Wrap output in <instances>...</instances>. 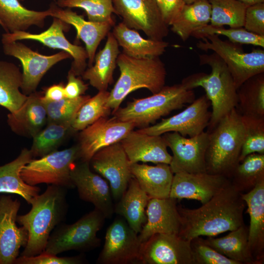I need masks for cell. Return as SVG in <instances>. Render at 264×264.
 Masks as SVG:
<instances>
[{
    "instance_id": "6da1fadb",
    "label": "cell",
    "mask_w": 264,
    "mask_h": 264,
    "mask_svg": "<svg viewBox=\"0 0 264 264\" xmlns=\"http://www.w3.org/2000/svg\"><path fill=\"white\" fill-rule=\"evenodd\" d=\"M242 193L231 183L200 207H178L181 226L178 235L191 241L200 236L213 237L243 225L245 203Z\"/></svg>"
},
{
    "instance_id": "7a4b0ae2",
    "label": "cell",
    "mask_w": 264,
    "mask_h": 264,
    "mask_svg": "<svg viewBox=\"0 0 264 264\" xmlns=\"http://www.w3.org/2000/svg\"><path fill=\"white\" fill-rule=\"evenodd\" d=\"M67 189L49 185L45 191L31 200L30 210L18 215L17 222L28 233V241L20 256L31 257L44 251L49 237L65 220L68 211Z\"/></svg>"
},
{
    "instance_id": "3957f363",
    "label": "cell",
    "mask_w": 264,
    "mask_h": 264,
    "mask_svg": "<svg viewBox=\"0 0 264 264\" xmlns=\"http://www.w3.org/2000/svg\"><path fill=\"white\" fill-rule=\"evenodd\" d=\"M200 65H208L210 74L199 72L190 75L182 80L190 89L200 87L205 91L212 111L208 131L212 130L221 119L237 108V89L233 79L224 61L215 52L198 56Z\"/></svg>"
},
{
    "instance_id": "277c9868",
    "label": "cell",
    "mask_w": 264,
    "mask_h": 264,
    "mask_svg": "<svg viewBox=\"0 0 264 264\" xmlns=\"http://www.w3.org/2000/svg\"><path fill=\"white\" fill-rule=\"evenodd\" d=\"M120 76L110 92L107 105L112 110L120 107L131 92L146 88L153 94L165 86L167 72L159 57L134 58L123 52L117 59Z\"/></svg>"
},
{
    "instance_id": "5b68a950",
    "label": "cell",
    "mask_w": 264,
    "mask_h": 264,
    "mask_svg": "<svg viewBox=\"0 0 264 264\" xmlns=\"http://www.w3.org/2000/svg\"><path fill=\"white\" fill-rule=\"evenodd\" d=\"M209 133L205 154L206 173L230 178L237 165L244 138L241 114L236 108L223 117Z\"/></svg>"
},
{
    "instance_id": "8992f818",
    "label": "cell",
    "mask_w": 264,
    "mask_h": 264,
    "mask_svg": "<svg viewBox=\"0 0 264 264\" xmlns=\"http://www.w3.org/2000/svg\"><path fill=\"white\" fill-rule=\"evenodd\" d=\"M195 99L193 89H190L181 81L179 84L164 86L151 96L134 99L126 106L112 111V114L121 121L132 123L135 127L142 128L153 125L161 117L182 108Z\"/></svg>"
},
{
    "instance_id": "52a82bcc",
    "label": "cell",
    "mask_w": 264,
    "mask_h": 264,
    "mask_svg": "<svg viewBox=\"0 0 264 264\" xmlns=\"http://www.w3.org/2000/svg\"><path fill=\"white\" fill-rule=\"evenodd\" d=\"M105 219L103 213L94 208L72 224L60 223L51 233L44 251L57 255L70 250L84 252L99 247L101 240L97 233Z\"/></svg>"
},
{
    "instance_id": "ba28073f",
    "label": "cell",
    "mask_w": 264,
    "mask_h": 264,
    "mask_svg": "<svg viewBox=\"0 0 264 264\" xmlns=\"http://www.w3.org/2000/svg\"><path fill=\"white\" fill-rule=\"evenodd\" d=\"M197 44L200 50H212L226 64L237 89L246 80L264 72V50L245 52L241 44L222 40L217 35H207Z\"/></svg>"
},
{
    "instance_id": "9c48e42d",
    "label": "cell",
    "mask_w": 264,
    "mask_h": 264,
    "mask_svg": "<svg viewBox=\"0 0 264 264\" xmlns=\"http://www.w3.org/2000/svg\"><path fill=\"white\" fill-rule=\"evenodd\" d=\"M80 160L78 145L56 151L39 159H32L21 172L22 179L28 184H46L66 189L75 188L70 177L73 165Z\"/></svg>"
},
{
    "instance_id": "30bf717a",
    "label": "cell",
    "mask_w": 264,
    "mask_h": 264,
    "mask_svg": "<svg viewBox=\"0 0 264 264\" xmlns=\"http://www.w3.org/2000/svg\"><path fill=\"white\" fill-rule=\"evenodd\" d=\"M115 14L129 28L143 31L149 39L162 41L169 33L156 0H112Z\"/></svg>"
},
{
    "instance_id": "8fae6325",
    "label": "cell",
    "mask_w": 264,
    "mask_h": 264,
    "mask_svg": "<svg viewBox=\"0 0 264 264\" xmlns=\"http://www.w3.org/2000/svg\"><path fill=\"white\" fill-rule=\"evenodd\" d=\"M210 102L205 94L195 99L184 110L152 126L137 131L144 133L161 135L168 132H177L183 136H195L208 126L211 115Z\"/></svg>"
},
{
    "instance_id": "7c38bea8",
    "label": "cell",
    "mask_w": 264,
    "mask_h": 264,
    "mask_svg": "<svg viewBox=\"0 0 264 264\" xmlns=\"http://www.w3.org/2000/svg\"><path fill=\"white\" fill-rule=\"evenodd\" d=\"M173 153L170 166L174 174L205 173V154L209 141L208 132H203L186 138L177 132L161 135Z\"/></svg>"
},
{
    "instance_id": "4fadbf2b",
    "label": "cell",
    "mask_w": 264,
    "mask_h": 264,
    "mask_svg": "<svg viewBox=\"0 0 264 264\" xmlns=\"http://www.w3.org/2000/svg\"><path fill=\"white\" fill-rule=\"evenodd\" d=\"M121 218H116L108 227L98 264H139L141 242L138 235Z\"/></svg>"
},
{
    "instance_id": "5bb4252c",
    "label": "cell",
    "mask_w": 264,
    "mask_h": 264,
    "mask_svg": "<svg viewBox=\"0 0 264 264\" xmlns=\"http://www.w3.org/2000/svg\"><path fill=\"white\" fill-rule=\"evenodd\" d=\"M1 43L4 53L18 59L22 63L23 71L21 89L26 95L36 92L41 79L51 67L71 57L63 50L53 55H44L18 41Z\"/></svg>"
},
{
    "instance_id": "9a60e30c",
    "label": "cell",
    "mask_w": 264,
    "mask_h": 264,
    "mask_svg": "<svg viewBox=\"0 0 264 264\" xmlns=\"http://www.w3.org/2000/svg\"><path fill=\"white\" fill-rule=\"evenodd\" d=\"M140 264H196L191 241L177 234H155L141 243Z\"/></svg>"
},
{
    "instance_id": "2e32d148",
    "label": "cell",
    "mask_w": 264,
    "mask_h": 264,
    "mask_svg": "<svg viewBox=\"0 0 264 264\" xmlns=\"http://www.w3.org/2000/svg\"><path fill=\"white\" fill-rule=\"evenodd\" d=\"M69 25L58 18H53L49 27L43 32L39 34L26 31L5 33L2 35L1 42L30 40L38 41L50 48L64 51L73 59L70 70L79 76L86 69L88 55L86 48L72 44L66 38L64 31H67Z\"/></svg>"
},
{
    "instance_id": "e0dca14e",
    "label": "cell",
    "mask_w": 264,
    "mask_h": 264,
    "mask_svg": "<svg viewBox=\"0 0 264 264\" xmlns=\"http://www.w3.org/2000/svg\"><path fill=\"white\" fill-rule=\"evenodd\" d=\"M89 163L94 170L110 183L112 198L118 201L132 176L131 164L120 142L98 151Z\"/></svg>"
},
{
    "instance_id": "ac0fdd59",
    "label": "cell",
    "mask_w": 264,
    "mask_h": 264,
    "mask_svg": "<svg viewBox=\"0 0 264 264\" xmlns=\"http://www.w3.org/2000/svg\"><path fill=\"white\" fill-rule=\"evenodd\" d=\"M135 127L133 123L121 121L114 116L99 119L80 131L77 144L80 160L89 162L98 151L120 142Z\"/></svg>"
},
{
    "instance_id": "d6986e66",
    "label": "cell",
    "mask_w": 264,
    "mask_h": 264,
    "mask_svg": "<svg viewBox=\"0 0 264 264\" xmlns=\"http://www.w3.org/2000/svg\"><path fill=\"white\" fill-rule=\"evenodd\" d=\"M21 204L10 196H0V264H14L27 244V231L16 223Z\"/></svg>"
},
{
    "instance_id": "ffe728a7",
    "label": "cell",
    "mask_w": 264,
    "mask_h": 264,
    "mask_svg": "<svg viewBox=\"0 0 264 264\" xmlns=\"http://www.w3.org/2000/svg\"><path fill=\"white\" fill-rule=\"evenodd\" d=\"M70 177L82 200L93 204L106 219L112 217L114 205L110 188L105 179L92 172L89 162H75L70 170Z\"/></svg>"
},
{
    "instance_id": "44dd1931",
    "label": "cell",
    "mask_w": 264,
    "mask_h": 264,
    "mask_svg": "<svg viewBox=\"0 0 264 264\" xmlns=\"http://www.w3.org/2000/svg\"><path fill=\"white\" fill-rule=\"evenodd\" d=\"M230 183L227 177L206 172L176 173L169 197L176 199H196L204 204Z\"/></svg>"
},
{
    "instance_id": "7402d4cb",
    "label": "cell",
    "mask_w": 264,
    "mask_h": 264,
    "mask_svg": "<svg viewBox=\"0 0 264 264\" xmlns=\"http://www.w3.org/2000/svg\"><path fill=\"white\" fill-rule=\"evenodd\" d=\"M47 10L49 16L58 18L75 27L77 31L76 38L81 40L86 45L88 55V66H91L100 42L115 24L114 20L104 22L87 21L70 8L63 9L54 3L50 5Z\"/></svg>"
},
{
    "instance_id": "603a6c76",
    "label": "cell",
    "mask_w": 264,
    "mask_h": 264,
    "mask_svg": "<svg viewBox=\"0 0 264 264\" xmlns=\"http://www.w3.org/2000/svg\"><path fill=\"white\" fill-rule=\"evenodd\" d=\"M146 213L147 221L138 235L141 243L155 234L178 235L181 220L176 199L150 198Z\"/></svg>"
},
{
    "instance_id": "cb8c5ba5",
    "label": "cell",
    "mask_w": 264,
    "mask_h": 264,
    "mask_svg": "<svg viewBox=\"0 0 264 264\" xmlns=\"http://www.w3.org/2000/svg\"><path fill=\"white\" fill-rule=\"evenodd\" d=\"M131 164L152 162L170 164L172 155L162 135L132 131L120 141Z\"/></svg>"
},
{
    "instance_id": "d4e9b609",
    "label": "cell",
    "mask_w": 264,
    "mask_h": 264,
    "mask_svg": "<svg viewBox=\"0 0 264 264\" xmlns=\"http://www.w3.org/2000/svg\"><path fill=\"white\" fill-rule=\"evenodd\" d=\"M242 197L247 206L250 217L248 227V246L258 264L264 258V178Z\"/></svg>"
},
{
    "instance_id": "484cf974",
    "label": "cell",
    "mask_w": 264,
    "mask_h": 264,
    "mask_svg": "<svg viewBox=\"0 0 264 264\" xmlns=\"http://www.w3.org/2000/svg\"><path fill=\"white\" fill-rule=\"evenodd\" d=\"M43 93L35 92L28 95L17 111L7 114V122L13 132L21 136L33 138L44 127L47 118L41 99Z\"/></svg>"
},
{
    "instance_id": "4316f807",
    "label": "cell",
    "mask_w": 264,
    "mask_h": 264,
    "mask_svg": "<svg viewBox=\"0 0 264 264\" xmlns=\"http://www.w3.org/2000/svg\"><path fill=\"white\" fill-rule=\"evenodd\" d=\"M120 53L119 45L112 32L107 35L104 47L95 54V64L86 69L82 76L98 91L107 90L113 81V74Z\"/></svg>"
},
{
    "instance_id": "83f0119b",
    "label": "cell",
    "mask_w": 264,
    "mask_h": 264,
    "mask_svg": "<svg viewBox=\"0 0 264 264\" xmlns=\"http://www.w3.org/2000/svg\"><path fill=\"white\" fill-rule=\"evenodd\" d=\"M33 158L30 150L24 148L15 159L0 166V194H17L30 204L41 189L27 184L22 178L21 172Z\"/></svg>"
},
{
    "instance_id": "f1b7e54d",
    "label": "cell",
    "mask_w": 264,
    "mask_h": 264,
    "mask_svg": "<svg viewBox=\"0 0 264 264\" xmlns=\"http://www.w3.org/2000/svg\"><path fill=\"white\" fill-rule=\"evenodd\" d=\"M131 169L132 176L150 198L169 197L174 174L169 164L151 166L135 163L131 164Z\"/></svg>"
},
{
    "instance_id": "f546056e",
    "label": "cell",
    "mask_w": 264,
    "mask_h": 264,
    "mask_svg": "<svg viewBox=\"0 0 264 264\" xmlns=\"http://www.w3.org/2000/svg\"><path fill=\"white\" fill-rule=\"evenodd\" d=\"M150 199L132 176L125 192L114 206V212L122 217L129 225L139 234L147 221L145 208Z\"/></svg>"
},
{
    "instance_id": "4dcf8cb0",
    "label": "cell",
    "mask_w": 264,
    "mask_h": 264,
    "mask_svg": "<svg viewBox=\"0 0 264 264\" xmlns=\"http://www.w3.org/2000/svg\"><path fill=\"white\" fill-rule=\"evenodd\" d=\"M119 46L125 54L134 58L159 57L165 51L168 43L143 38L134 29L122 22L113 26L112 32Z\"/></svg>"
},
{
    "instance_id": "1f68e13d",
    "label": "cell",
    "mask_w": 264,
    "mask_h": 264,
    "mask_svg": "<svg viewBox=\"0 0 264 264\" xmlns=\"http://www.w3.org/2000/svg\"><path fill=\"white\" fill-rule=\"evenodd\" d=\"M48 10L37 11L24 7L19 0H0V21L6 33L26 31L31 26L42 28Z\"/></svg>"
},
{
    "instance_id": "d6a6232c",
    "label": "cell",
    "mask_w": 264,
    "mask_h": 264,
    "mask_svg": "<svg viewBox=\"0 0 264 264\" xmlns=\"http://www.w3.org/2000/svg\"><path fill=\"white\" fill-rule=\"evenodd\" d=\"M248 227L244 224L224 237H208L203 241L225 257L239 264H258L248 246Z\"/></svg>"
},
{
    "instance_id": "836d02e7",
    "label": "cell",
    "mask_w": 264,
    "mask_h": 264,
    "mask_svg": "<svg viewBox=\"0 0 264 264\" xmlns=\"http://www.w3.org/2000/svg\"><path fill=\"white\" fill-rule=\"evenodd\" d=\"M211 15L208 0H196L184 5L170 24L171 29L185 42L196 31L210 23Z\"/></svg>"
},
{
    "instance_id": "e575fe53",
    "label": "cell",
    "mask_w": 264,
    "mask_h": 264,
    "mask_svg": "<svg viewBox=\"0 0 264 264\" xmlns=\"http://www.w3.org/2000/svg\"><path fill=\"white\" fill-rule=\"evenodd\" d=\"M22 74L15 64L0 60V106L10 113L17 111L26 100L28 95L20 90Z\"/></svg>"
},
{
    "instance_id": "d590c367",
    "label": "cell",
    "mask_w": 264,
    "mask_h": 264,
    "mask_svg": "<svg viewBox=\"0 0 264 264\" xmlns=\"http://www.w3.org/2000/svg\"><path fill=\"white\" fill-rule=\"evenodd\" d=\"M237 110L242 115L264 118V72L244 81L237 89Z\"/></svg>"
},
{
    "instance_id": "8d00e7d4",
    "label": "cell",
    "mask_w": 264,
    "mask_h": 264,
    "mask_svg": "<svg viewBox=\"0 0 264 264\" xmlns=\"http://www.w3.org/2000/svg\"><path fill=\"white\" fill-rule=\"evenodd\" d=\"M73 132L70 123H47V125L32 138L30 151L33 157H41L57 151Z\"/></svg>"
},
{
    "instance_id": "74e56055",
    "label": "cell",
    "mask_w": 264,
    "mask_h": 264,
    "mask_svg": "<svg viewBox=\"0 0 264 264\" xmlns=\"http://www.w3.org/2000/svg\"><path fill=\"white\" fill-rule=\"evenodd\" d=\"M264 178V154L253 153L237 165L230 180L240 192L251 190Z\"/></svg>"
},
{
    "instance_id": "f35d334b",
    "label": "cell",
    "mask_w": 264,
    "mask_h": 264,
    "mask_svg": "<svg viewBox=\"0 0 264 264\" xmlns=\"http://www.w3.org/2000/svg\"><path fill=\"white\" fill-rule=\"evenodd\" d=\"M211 8L209 24L214 26L228 25L243 27L247 5L238 0H208Z\"/></svg>"
},
{
    "instance_id": "ab89813d",
    "label": "cell",
    "mask_w": 264,
    "mask_h": 264,
    "mask_svg": "<svg viewBox=\"0 0 264 264\" xmlns=\"http://www.w3.org/2000/svg\"><path fill=\"white\" fill-rule=\"evenodd\" d=\"M109 93L107 90L98 91L82 105L71 123L74 132L84 129L102 117H108L111 111L107 105Z\"/></svg>"
},
{
    "instance_id": "60d3db41",
    "label": "cell",
    "mask_w": 264,
    "mask_h": 264,
    "mask_svg": "<svg viewBox=\"0 0 264 264\" xmlns=\"http://www.w3.org/2000/svg\"><path fill=\"white\" fill-rule=\"evenodd\" d=\"M241 117L244 133L240 162L251 154H264V118Z\"/></svg>"
},
{
    "instance_id": "b9f144b4",
    "label": "cell",
    "mask_w": 264,
    "mask_h": 264,
    "mask_svg": "<svg viewBox=\"0 0 264 264\" xmlns=\"http://www.w3.org/2000/svg\"><path fill=\"white\" fill-rule=\"evenodd\" d=\"M207 35H223L230 42L239 44H251L264 47V36L246 30L243 27L225 28L209 24L194 32L192 36L202 39Z\"/></svg>"
},
{
    "instance_id": "7bdbcfd3",
    "label": "cell",
    "mask_w": 264,
    "mask_h": 264,
    "mask_svg": "<svg viewBox=\"0 0 264 264\" xmlns=\"http://www.w3.org/2000/svg\"><path fill=\"white\" fill-rule=\"evenodd\" d=\"M90 97V95H83L75 98L65 97L54 102L41 100L46 109L47 123H71L79 109Z\"/></svg>"
},
{
    "instance_id": "ee69618b",
    "label": "cell",
    "mask_w": 264,
    "mask_h": 264,
    "mask_svg": "<svg viewBox=\"0 0 264 264\" xmlns=\"http://www.w3.org/2000/svg\"><path fill=\"white\" fill-rule=\"evenodd\" d=\"M56 4L62 8H82L91 22L113 20L112 14L115 13L112 0H57Z\"/></svg>"
},
{
    "instance_id": "f6af8a7d",
    "label": "cell",
    "mask_w": 264,
    "mask_h": 264,
    "mask_svg": "<svg viewBox=\"0 0 264 264\" xmlns=\"http://www.w3.org/2000/svg\"><path fill=\"white\" fill-rule=\"evenodd\" d=\"M196 264H239L206 244L200 237L191 241Z\"/></svg>"
},
{
    "instance_id": "bcb514c9",
    "label": "cell",
    "mask_w": 264,
    "mask_h": 264,
    "mask_svg": "<svg viewBox=\"0 0 264 264\" xmlns=\"http://www.w3.org/2000/svg\"><path fill=\"white\" fill-rule=\"evenodd\" d=\"M83 255L72 257H58L56 255L43 251L34 256H20L14 264H82L86 262Z\"/></svg>"
},
{
    "instance_id": "7dc6e473",
    "label": "cell",
    "mask_w": 264,
    "mask_h": 264,
    "mask_svg": "<svg viewBox=\"0 0 264 264\" xmlns=\"http://www.w3.org/2000/svg\"><path fill=\"white\" fill-rule=\"evenodd\" d=\"M243 27L249 32L264 36V2L247 6Z\"/></svg>"
},
{
    "instance_id": "c3c4849f",
    "label": "cell",
    "mask_w": 264,
    "mask_h": 264,
    "mask_svg": "<svg viewBox=\"0 0 264 264\" xmlns=\"http://www.w3.org/2000/svg\"><path fill=\"white\" fill-rule=\"evenodd\" d=\"M165 23L170 25L184 5V0H156Z\"/></svg>"
},
{
    "instance_id": "681fc988",
    "label": "cell",
    "mask_w": 264,
    "mask_h": 264,
    "mask_svg": "<svg viewBox=\"0 0 264 264\" xmlns=\"http://www.w3.org/2000/svg\"><path fill=\"white\" fill-rule=\"evenodd\" d=\"M67 82L65 86V97L75 98L83 95L88 89V85L76 76L70 69L68 72Z\"/></svg>"
},
{
    "instance_id": "f907efd6",
    "label": "cell",
    "mask_w": 264,
    "mask_h": 264,
    "mask_svg": "<svg viewBox=\"0 0 264 264\" xmlns=\"http://www.w3.org/2000/svg\"><path fill=\"white\" fill-rule=\"evenodd\" d=\"M65 97V85L63 83H60L46 88L41 96V100L44 101L54 102L60 100Z\"/></svg>"
},
{
    "instance_id": "816d5d0a",
    "label": "cell",
    "mask_w": 264,
    "mask_h": 264,
    "mask_svg": "<svg viewBox=\"0 0 264 264\" xmlns=\"http://www.w3.org/2000/svg\"><path fill=\"white\" fill-rule=\"evenodd\" d=\"M247 6L258 3L264 2V0H238Z\"/></svg>"
},
{
    "instance_id": "f5cc1de1",
    "label": "cell",
    "mask_w": 264,
    "mask_h": 264,
    "mask_svg": "<svg viewBox=\"0 0 264 264\" xmlns=\"http://www.w3.org/2000/svg\"><path fill=\"white\" fill-rule=\"evenodd\" d=\"M195 0H184V1L186 4H189L193 2Z\"/></svg>"
},
{
    "instance_id": "db71d44e",
    "label": "cell",
    "mask_w": 264,
    "mask_h": 264,
    "mask_svg": "<svg viewBox=\"0 0 264 264\" xmlns=\"http://www.w3.org/2000/svg\"><path fill=\"white\" fill-rule=\"evenodd\" d=\"M0 25L2 27V24L0 21Z\"/></svg>"
},
{
    "instance_id": "11a10c76",
    "label": "cell",
    "mask_w": 264,
    "mask_h": 264,
    "mask_svg": "<svg viewBox=\"0 0 264 264\" xmlns=\"http://www.w3.org/2000/svg\"><path fill=\"white\" fill-rule=\"evenodd\" d=\"M19 1H23L24 0H19Z\"/></svg>"
}]
</instances>
